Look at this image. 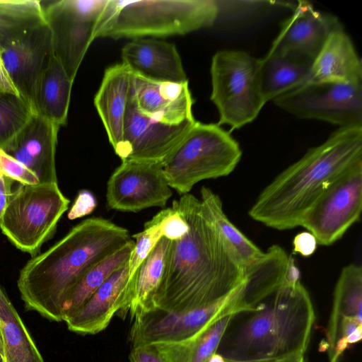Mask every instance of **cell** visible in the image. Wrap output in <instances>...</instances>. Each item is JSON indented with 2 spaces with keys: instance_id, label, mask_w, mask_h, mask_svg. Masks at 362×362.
<instances>
[{
  "instance_id": "d4e9b609",
  "label": "cell",
  "mask_w": 362,
  "mask_h": 362,
  "mask_svg": "<svg viewBox=\"0 0 362 362\" xmlns=\"http://www.w3.org/2000/svg\"><path fill=\"white\" fill-rule=\"evenodd\" d=\"M170 242L162 237L128 281V313L132 318L155 308V296L163 275Z\"/></svg>"
},
{
  "instance_id": "b9f144b4",
  "label": "cell",
  "mask_w": 362,
  "mask_h": 362,
  "mask_svg": "<svg viewBox=\"0 0 362 362\" xmlns=\"http://www.w3.org/2000/svg\"><path fill=\"white\" fill-rule=\"evenodd\" d=\"M13 180L0 175V218L2 216L13 192Z\"/></svg>"
},
{
  "instance_id": "7dc6e473",
  "label": "cell",
  "mask_w": 362,
  "mask_h": 362,
  "mask_svg": "<svg viewBox=\"0 0 362 362\" xmlns=\"http://www.w3.org/2000/svg\"><path fill=\"white\" fill-rule=\"evenodd\" d=\"M226 362H229V361H226Z\"/></svg>"
},
{
  "instance_id": "6da1fadb",
  "label": "cell",
  "mask_w": 362,
  "mask_h": 362,
  "mask_svg": "<svg viewBox=\"0 0 362 362\" xmlns=\"http://www.w3.org/2000/svg\"><path fill=\"white\" fill-rule=\"evenodd\" d=\"M172 207L186 220L189 230L181 239L170 242L155 308L186 311L226 298L243 283L245 269L224 244L200 199L187 193Z\"/></svg>"
},
{
  "instance_id": "7bdbcfd3",
  "label": "cell",
  "mask_w": 362,
  "mask_h": 362,
  "mask_svg": "<svg viewBox=\"0 0 362 362\" xmlns=\"http://www.w3.org/2000/svg\"><path fill=\"white\" fill-rule=\"evenodd\" d=\"M277 362H305L304 355H295Z\"/></svg>"
},
{
  "instance_id": "44dd1931",
  "label": "cell",
  "mask_w": 362,
  "mask_h": 362,
  "mask_svg": "<svg viewBox=\"0 0 362 362\" xmlns=\"http://www.w3.org/2000/svg\"><path fill=\"white\" fill-rule=\"evenodd\" d=\"M288 258L284 248L273 245L245 268L244 281L236 296V313L252 310L284 284Z\"/></svg>"
},
{
  "instance_id": "4316f807",
  "label": "cell",
  "mask_w": 362,
  "mask_h": 362,
  "mask_svg": "<svg viewBox=\"0 0 362 362\" xmlns=\"http://www.w3.org/2000/svg\"><path fill=\"white\" fill-rule=\"evenodd\" d=\"M362 268L356 264L344 267L336 283L333 303L326 328L325 349L332 346L339 325L344 318L362 322Z\"/></svg>"
},
{
  "instance_id": "5b68a950",
  "label": "cell",
  "mask_w": 362,
  "mask_h": 362,
  "mask_svg": "<svg viewBox=\"0 0 362 362\" xmlns=\"http://www.w3.org/2000/svg\"><path fill=\"white\" fill-rule=\"evenodd\" d=\"M218 13L213 0H109L96 38L182 35L213 25Z\"/></svg>"
},
{
  "instance_id": "7402d4cb",
  "label": "cell",
  "mask_w": 362,
  "mask_h": 362,
  "mask_svg": "<svg viewBox=\"0 0 362 362\" xmlns=\"http://www.w3.org/2000/svg\"><path fill=\"white\" fill-rule=\"evenodd\" d=\"M132 73L122 63L108 67L94 98V105L115 152L122 141L124 119Z\"/></svg>"
},
{
  "instance_id": "74e56055",
  "label": "cell",
  "mask_w": 362,
  "mask_h": 362,
  "mask_svg": "<svg viewBox=\"0 0 362 362\" xmlns=\"http://www.w3.org/2000/svg\"><path fill=\"white\" fill-rule=\"evenodd\" d=\"M293 252L308 257L317 250V243L315 236L308 231H303L296 235L293 240Z\"/></svg>"
},
{
  "instance_id": "484cf974",
  "label": "cell",
  "mask_w": 362,
  "mask_h": 362,
  "mask_svg": "<svg viewBox=\"0 0 362 362\" xmlns=\"http://www.w3.org/2000/svg\"><path fill=\"white\" fill-rule=\"evenodd\" d=\"M73 82L62 64L52 54L38 86L37 113L59 127L65 125Z\"/></svg>"
},
{
  "instance_id": "7a4b0ae2",
  "label": "cell",
  "mask_w": 362,
  "mask_h": 362,
  "mask_svg": "<svg viewBox=\"0 0 362 362\" xmlns=\"http://www.w3.org/2000/svg\"><path fill=\"white\" fill-rule=\"evenodd\" d=\"M130 240L128 230L109 220H83L21 269L17 286L25 308L63 321L64 303L81 277Z\"/></svg>"
},
{
  "instance_id": "d6986e66",
  "label": "cell",
  "mask_w": 362,
  "mask_h": 362,
  "mask_svg": "<svg viewBox=\"0 0 362 362\" xmlns=\"http://www.w3.org/2000/svg\"><path fill=\"white\" fill-rule=\"evenodd\" d=\"M59 128L36 114L4 150L35 174L40 183H58L55 155Z\"/></svg>"
},
{
  "instance_id": "f546056e",
  "label": "cell",
  "mask_w": 362,
  "mask_h": 362,
  "mask_svg": "<svg viewBox=\"0 0 362 362\" xmlns=\"http://www.w3.org/2000/svg\"><path fill=\"white\" fill-rule=\"evenodd\" d=\"M0 332L9 362H45L27 327L1 286Z\"/></svg>"
},
{
  "instance_id": "ffe728a7",
  "label": "cell",
  "mask_w": 362,
  "mask_h": 362,
  "mask_svg": "<svg viewBox=\"0 0 362 362\" xmlns=\"http://www.w3.org/2000/svg\"><path fill=\"white\" fill-rule=\"evenodd\" d=\"M122 59L132 74L161 82L188 81L175 45L153 38H136L122 49Z\"/></svg>"
},
{
  "instance_id": "ee69618b",
  "label": "cell",
  "mask_w": 362,
  "mask_h": 362,
  "mask_svg": "<svg viewBox=\"0 0 362 362\" xmlns=\"http://www.w3.org/2000/svg\"><path fill=\"white\" fill-rule=\"evenodd\" d=\"M0 354L2 356V357L4 358H5L6 353H5V349H4V343H3L1 332H0Z\"/></svg>"
},
{
  "instance_id": "836d02e7",
  "label": "cell",
  "mask_w": 362,
  "mask_h": 362,
  "mask_svg": "<svg viewBox=\"0 0 362 362\" xmlns=\"http://www.w3.org/2000/svg\"><path fill=\"white\" fill-rule=\"evenodd\" d=\"M134 246L129 260V277L133 276L141 262L146 258L163 237L157 221L153 218L144 225V230L132 235Z\"/></svg>"
},
{
  "instance_id": "d590c367",
  "label": "cell",
  "mask_w": 362,
  "mask_h": 362,
  "mask_svg": "<svg viewBox=\"0 0 362 362\" xmlns=\"http://www.w3.org/2000/svg\"><path fill=\"white\" fill-rule=\"evenodd\" d=\"M0 175L23 185L40 183L37 177L30 170L0 148Z\"/></svg>"
},
{
  "instance_id": "83f0119b",
  "label": "cell",
  "mask_w": 362,
  "mask_h": 362,
  "mask_svg": "<svg viewBox=\"0 0 362 362\" xmlns=\"http://www.w3.org/2000/svg\"><path fill=\"white\" fill-rule=\"evenodd\" d=\"M201 202L224 244L245 269L264 253L248 239L227 217L222 202L210 188L203 186Z\"/></svg>"
},
{
  "instance_id": "8d00e7d4",
  "label": "cell",
  "mask_w": 362,
  "mask_h": 362,
  "mask_svg": "<svg viewBox=\"0 0 362 362\" xmlns=\"http://www.w3.org/2000/svg\"><path fill=\"white\" fill-rule=\"evenodd\" d=\"M96 207V199L94 195L86 189L81 190L69 214L70 220L81 218L91 214Z\"/></svg>"
},
{
  "instance_id": "9c48e42d",
  "label": "cell",
  "mask_w": 362,
  "mask_h": 362,
  "mask_svg": "<svg viewBox=\"0 0 362 362\" xmlns=\"http://www.w3.org/2000/svg\"><path fill=\"white\" fill-rule=\"evenodd\" d=\"M109 0L42 1L52 53L74 81Z\"/></svg>"
},
{
  "instance_id": "8992f818",
  "label": "cell",
  "mask_w": 362,
  "mask_h": 362,
  "mask_svg": "<svg viewBox=\"0 0 362 362\" xmlns=\"http://www.w3.org/2000/svg\"><path fill=\"white\" fill-rule=\"evenodd\" d=\"M241 157L229 132L218 124L196 121L162 166L169 186L182 195L202 180L228 175Z\"/></svg>"
},
{
  "instance_id": "603a6c76",
  "label": "cell",
  "mask_w": 362,
  "mask_h": 362,
  "mask_svg": "<svg viewBox=\"0 0 362 362\" xmlns=\"http://www.w3.org/2000/svg\"><path fill=\"white\" fill-rule=\"evenodd\" d=\"M362 81V64L344 28L332 32L313 64L308 83Z\"/></svg>"
},
{
  "instance_id": "d6a6232c",
  "label": "cell",
  "mask_w": 362,
  "mask_h": 362,
  "mask_svg": "<svg viewBox=\"0 0 362 362\" xmlns=\"http://www.w3.org/2000/svg\"><path fill=\"white\" fill-rule=\"evenodd\" d=\"M36 114L21 95L0 92V148H6Z\"/></svg>"
},
{
  "instance_id": "30bf717a",
  "label": "cell",
  "mask_w": 362,
  "mask_h": 362,
  "mask_svg": "<svg viewBox=\"0 0 362 362\" xmlns=\"http://www.w3.org/2000/svg\"><path fill=\"white\" fill-rule=\"evenodd\" d=\"M273 101L298 118L362 126V81L308 83Z\"/></svg>"
},
{
  "instance_id": "3957f363",
  "label": "cell",
  "mask_w": 362,
  "mask_h": 362,
  "mask_svg": "<svg viewBox=\"0 0 362 362\" xmlns=\"http://www.w3.org/2000/svg\"><path fill=\"white\" fill-rule=\"evenodd\" d=\"M361 163L362 126L340 127L275 177L261 191L248 214L276 230L300 226L305 213L322 192Z\"/></svg>"
},
{
  "instance_id": "e0dca14e",
  "label": "cell",
  "mask_w": 362,
  "mask_h": 362,
  "mask_svg": "<svg viewBox=\"0 0 362 362\" xmlns=\"http://www.w3.org/2000/svg\"><path fill=\"white\" fill-rule=\"evenodd\" d=\"M129 262L115 272L78 310L64 320L68 329L79 334L104 330L115 314L128 313Z\"/></svg>"
},
{
  "instance_id": "2e32d148",
  "label": "cell",
  "mask_w": 362,
  "mask_h": 362,
  "mask_svg": "<svg viewBox=\"0 0 362 362\" xmlns=\"http://www.w3.org/2000/svg\"><path fill=\"white\" fill-rule=\"evenodd\" d=\"M341 28L335 16L315 10L307 1H298L269 50L292 52L314 61L330 34Z\"/></svg>"
},
{
  "instance_id": "1f68e13d",
  "label": "cell",
  "mask_w": 362,
  "mask_h": 362,
  "mask_svg": "<svg viewBox=\"0 0 362 362\" xmlns=\"http://www.w3.org/2000/svg\"><path fill=\"white\" fill-rule=\"evenodd\" d=\"M45 23L42 1L0 0V47Z\"/></svg>"
},
{
  "instance_id": "4fadbf2b",
  "label": "cell",
  "mask_w": 362,
  "mask_h": 362,
  "mask_svg": "<svg viewBox=\"0 0 362 362\" xmlns=\"http://www.w3.org/2000/svg\"><path fill=\"white\" fill-rule=\"evenodd\" d=\"M172 194L160 163L122 160L107 182V205L120 211L164 207Z\"/></svg>"
},
{
  "instance_id": "277c9868",
  "label": "cell",
  "mask_w": 362,
  "mask_h": 362,
  "mask_svg": "<svg viewBox=\"0 0 362 362\" xmlns=\"http://www.w3.org/2000/svg\"><path fill=\"white\" fill-rule=\"evenodd\" d=\"M314 321L301 282L283 284L252 310L233 315L216 352L229 362H277L304 355Z\"/></svg>"
},
{
  "instance_id": "f6af8a7d",
  "label": "cell",
  "mask_w": 362,
  "mask_h": 362,
  "mask_svg": "<svg viewBox=\"0 0 362 362\" xmlns=\"http://www.w3.org/2000/svg\"><path fill=\"white\" fill-rule=\"evenodd\" d=\"M0 362H4V358L2 357L1 354H0Z\"/></svg>"
},
{
  "instance_id": "5bb4252c",
  "label": "cell",
  "mask_w": 362,
  "mask_h": 362,
  "mask_svg": "<svg viewBox=\"0 0 362 362\" xmlns=\"http://www.w3.org/2000/svg\"><path fill=\"white\" fill-rule=\"evenodd\" d=\"M195 122L193 119L179 125H168L151 120L139 110L131 83L122 141L115 153L122 160L163 163Z\"/></svg>"
},
{
  "instance_id": "8fae6325",
  "label": "cell",
  "mask_w": 362,
  "mask_h": 362,
  "mask_svg": "<svg viewBox=\"0 0 362 362\" xmlns=\"http://www.w3.org/2000/svg\"><path fill=\"white\" fill-rule=\"evenodd\" d=\"M361 211L362 163L322 192L305 213L300 226L315 236L317 245L329 246L360 219Z\"/></svg>"
},
{
  "instance_id": "e575fe53",
  "label": "cell",
  "mask_w": 362,
  "mask_h": 362,
  "mask_svg": "<svg viewBox=\"0 0 362 362\" xmlns=\"http://www.w3.org/2000/svg\"><path fill=\"white\" fill-rule=\"evenodd\" d=\"M163 237L175 241L181 239L189 230L183 216L173 207L160 211L155 216Z\"/></svg>"
},
{
  "instance_id": "f1b7e54d",
  "label": "cell",
  "mask_w": 362,
  "mask_h": 362,
  "mask_svg": "<svg viewBox=\"0 0 362 362\" xmlns=\"http://www.w3.org/2000/svg\"><path fill=\"white\" fill-rule=\"evenodd\" d=\"M234 315L228 314L220 317L187 339L154 345L165 362H207L216 353Z\"/></svg>"
},
{
  "instance_id": "ab89813d",
  "label": "cell",
  "mask_w": 362,
  "mask_h": 362,
  "mask_svg": "<svg viewBox=\"0 0 362 362\" xmlns=\"http://www.w3.org/2000/svg\"><path fill=\"white\" fill-rule=\"evenodd\" d=\"M0 92L20 95L12 82L4 63L0 47Z\"/></svg>"
},
{
  "instance_id": "7c38bea8",
  "label": "cell",
  "mask_w": 362,
  "mask_h": 362,
  "mask_svg": "<svg viewBox=\"0 0 362 362\" xmlns=\"http://www.w3.org/2000/svg\"><path fill=\"white\" fill-rule=\"evenodd\" d=\"M239 287L226 298L206 307L186 311L156 308L136 315L130 331L133 346L179 342L197 334L224 315L236 314Z\"/></svg>"
},
{
  "instance_id": "60d3db41",
  "label": "cell",
  "mask_w": 362,
  "mask_h": 362,
  "mask_svg": "<svg viewBox=\"0 0 362 362\" xmlns=\"http://www.w3.org/2000/svg\"><path fill=\"white\" fill-rule=\"evenodd\" d=\"M300 272L292 255H288L285 271L284 285L296 286L300 283Z\"/></svg>"
},
{
  "instance_id": "bcb514c9",
  "label": "cell",
  "mask_w": 362,
  "mask_h": 362,
  "mask_svg": "<svg viewBox=\"0 0 362 362\" xmlns=\"http://www.w3.org/2000/svg\"><path fill=\"white\" fill-rule=\"evenodd\" d=\"M4 362H9L6 357H5V358H4Z\"/></svg>"
},
{
  "instance_id": "ba28073f",
  "label": "cell",
  "mask_w": 362,
  "mask_h": 362,
  "mask_svg": "<svg viewBox=\"0 0 362 362\" xmlns=\"http://www.w3.org/2000/svg\"><path fill=\"white\" fill-rule=\"evenodd\" d=\"M260 59L240 50H221L212 57L211 100L218 125L239 129L253 121L267 103L260 77Z\"/></svg>"
},
{
  "instance_id": "ac0fdd59",
  "label": "cell",
  "mask_w": 362,
  "mask_h": 362,
  "mask_svg": "<svg viewBox=\"0 0 362 362\" xmlns=\"http://www.w3.org/2000/svg\"><path fill=\"white\" fill-rule=\"evenodd\" d=\"M132 85L139 110L151 120L179 125L194 119L188 81H155L132 74Z\"/></svg>"
},
{
  "instance_id": "9a60e30c",
  "label": "cell",
  "mask_w": 362,
  "mask_h": 362,
  "mask_svg": "<svg viewBox=\"0 0 362 362\" xmlns=\"http://www.w3.org/2000/svg\"><path fill=\"white\" fill-rule=\"evenodd\" d=\"M1 49L6 69L19 95L36 111L40 81L53 54L47 23L32 29Z\"/></svg>"
},
{
  "instance_id": "cb8c5ba5",
  "label": "cell",
  "mask_w": 362,
  "mask_h": 362,
  "mask_svg": "<svg viewBox=\"0 0 362 362\" xmlns=\"http://www.w3.org/2000/svg\"><path fill=\"white\" fill-rule=\"evenodd\" d=\"M313 62L295 53L269 50L260 59L261 87L265 102L308 83Z\"/></svg>"
},
{
  "instance_id": "f35d334b",
  "label": "cell",
  "mask_w": 362,
  "mask_h": 362,
  "mask_svg": "<svg viewBox=\"0 0 362 362\" xmlns=\"http://www.w3.org/2000/svg\"><path fill=\"white\" fill-rule=\"evenodd\" d=\"M129 362H165L154 344L133 346L129 356Z\"/></svg>"
},
{
  "instance_id": "4dcf8cb0",
  "label": "cell",
  "mask_w": 362,
  "mask_h": 362,
  "mask_svg": "<svg viewBox=\"0 0 362 362\" xmlns=\"http://www.w3.org/2000/svg\"><path fill=\"white\" fill-rule=\"evenodd\" d=\"M134 246V240H130L121 249L93 266L81 277L64 303L63 321L81 307L115 272L129 262Z\"/></svg>"
},
{
  "instance_id": "52a82bcc",
  "label": "cell",
  "mask_w": 362,
  "mask_h": 362,
  "mask_svg": "<svg viewBox=\"0 0 362 362\" xmlns=\"http://www.w3.org/2000/svg\"><path fill=\"white\" fill-rule=\"evenodd\" d=\"M69 202L58 183H19L0 218V229L16 248L34 257L53 237Z\"/></svg>"
}]
</instances>
